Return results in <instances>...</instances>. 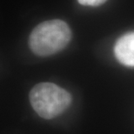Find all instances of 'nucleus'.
Here are the masks:
<instances>
[{"label": "nucleus", "mask_w": 134, "mask_h": 134, "mask_svg": "<svg viewBox=\"0 0 134 134\" xmlns=\"http://www.w3.org/2000/svg\"><path fill=\"white\" fill-rule=\"evenodd\" d=\"M71 38V29L65 21L48 20L33 29L29 37V46L34 54L46 57L62 51Z\"/></svg>", "instance_id": "1"}, {"label": "nucleus", "mask_w": 134, "mask_h": 134, "mask_svg": "<svg viewBox=\"0 0 134 134\" xmlns=\"http://www.w3.org/2000/svg\"><path fill=\"white\" fill-rule=\"evenodd\" d=\"M79 3L82 5H85V6H99V5L103 4L104 2L107 0H77Z\"/></svg>", "instance_id": "4"}, {"label": "nucleus", "mask_w": 134, "mask_h": 134, "mask_svg": "<svg viewBox=\"0 0 134 134\" xmlns=\"http://www.w3.org/2000/svg\"><path fill=\"white\" fill-rule=\"evenodd\" d=\"M114 54L122 65L134 67V31L123 35L117 40Z\"/></svg>", "instance_id": "3"}, {"label": "nucleus", "mask_w": 134, "mask_h": 134, "mask_svg": "<svg viewBox=\"0 0 134 134\" xmlns=\"http://www.w3.org/2000/svg\"><path fill=\"white\" fill-rule=\"evenodd\" d=\"M29 98L36 113L44 119H52L62 114L71 103V94L52 83L36 85Z\"/></svg>", "instance_id": "2"}]
</instances>
